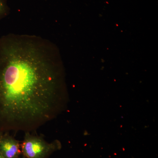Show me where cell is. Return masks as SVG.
I'll list each match as a JSON object with an SVG mask.
<instances>
[{
    "instance_id": "6da1fadb",
    "label": "cell",
    "mask_w": 158,
    "mask_h": 158,
    "mask_svg": "<svg viewBox=\"0 0 158 158\" xmlns=\"http://www.w3.org/2000/svg\"><path fill=\"white\" fill-rule=\"evenodd\" d=\"M59 53L40 36L0 37V134L31 132L56 118L62 107Z\"/></svg>"
},
{
    "instance_id": "7a4b0ae2",
    "label": "cell",
    "mask_w": 158,
    "mask_h": 158,
    "mask_svg": "<svg viewBox=\"0 0 158 158\" xmlns=\"http://www.w3.org/2000/svg\"><path fill=\"white\" fill-rule=\"evenodd\" d=\"M21 146L25 158H48L61 148V144L57 141L50 143L39 136L26 132Z\"/></svg>"
},
{
    "instance_id": "3957f363",
    "label": "cell",
    "mask_w": 158,
    "mask_h": 158,
    "mask_svg": "<svg viewBox=\"0 0 158 158\" xmlns=\"http://www.w3.org/2000/svg\"><path fill=\"white\" fill-rule=\"evenodd\" d=\"M0 153L5 158H19L22 154L21 144L7 133L0 134Z\"/></svg>"
},
{
    "instance_id": "277c9868",
    "label": "cell",
    "mask_w": 158,
    "mask_h": 158,
    "mask_svg": "<svg viewBox=\"0 0 158 158\" xmlns=\"http://www.w3.org/2000/svg\"><path fill=\"white\" fill-rule=\"evenodd\" d=\"M10 12V9L7 0H0V20L7 17Z\"/></svg>"
},
{
    "instance_id": "5b68a950",
    "label": "cell",
    "mask_w": 158,
    "mask_h": 158,
    "mask_svg": "<svg viewBox=\"0 0 158 158\" xmlns=\"http://www.w3.org/2000/svg\"><path fill=\"white\" fill-rule=\"evenodd\" d=\"M0 158H5L1 153H0Z\"/></svg>"
}]
</instances>
